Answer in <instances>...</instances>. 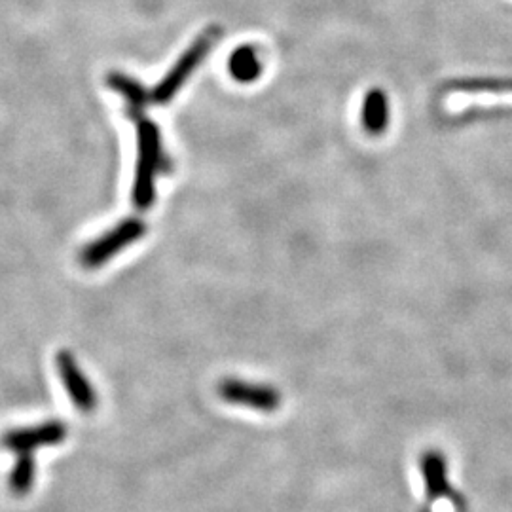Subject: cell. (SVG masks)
<instances>
[{"instance_id":"obj_1","label":"cell","mask_w":512,"mask_h":512,"mask_svg":"<svg viewBox=\"0 0 512 512\" xmlns=\"http://www.w3.org/2000/svg\"><path fill=\"white\" fill-rule=\"evenodd\" d=\"M128 116L137 129V165L133 183V203L147 211L156 200V177L169 169L162 131L150 120L145 109H128Z\"/></svg>"},{"instance_id":"obj_2","label":"cell","mask_w":512,"mask_h":512,"mask_svg":"<svg viewBox=\"0 0 512 512\" xmlns=\"http://www.w3.org/2000/svg\"><path fill=\"white\" fill-rule=\"evenodd\" d=\"M220 37H222V29L217 25L203 29L196 40L186 48V52L179 57V61L169 69V73L165 74L164 80L160 84H156L152 90H148L150 103L165 105L181 92V88L188 82V78L196 73V69L202 65L203 59L213 50L215 42Z\"/></svg>"},{"instance_id":"obj_3","label":"cell","mask_w":512,"mask_h":512,"mask_svg":"<svg viewBox=\"0 0 512 512\" xmlns=\"http://www.w3.org/2000/svg\"><path fill=\"white\" fill-rule=\"evenodd\" d=\"M147 234V224L139 219L122 220L109 230L105 236L93 239L80 253V264L86 268H99L107 264L112 256L124 251L131 243Z\"/></svg>"},{"instance_id":"obj_4","label":"cell","mask_w":512,"mask_h":512,"mask_svg":"<svg viewBox=\"0 0 512 512\" xmlns=\"http://www.w3.org/2000/svg\"><path fill=\"white\" fill-rule=\"evenodd\" d=\"M67 427L63 421H44L27 429H12L2 435V448L16 454H33L37 448L57 446L67 439Z\"/></svg>"},{"instance_id":"obj_5","label":"cell","mask_w":512,"mask_h":512,"mask_svg":"<svg viewBox=\"0 0 512 512\" xmlns=\"http://www.w3.org/2000/svg\"><path fill=\"white\" fill-rule=\"evenodd\" d=\"M217 391L222 401L255 408L258 412H275L281 404L279 391L270 385L247 384L241 380L228 378L220 382Z\"/></svg>"},{"instance_id":"obj_6","label":"cell","mask_w":512,"mask_h":512,"mask_svg":"<svg viewBox=\"0 0 512 512\" xmlns=\"http://www.w3.org/2000/svg\"><path fill=\"white\" fill-rule=\"evenodd\" d=\"M57 372L61 378V384L65 387L69 399L82 414H92L97 406V397L93 391L92 384L88 382L86 374L80 370L73 353L59 351L55 357Z\"/></svg>"},{"instance_id":"obj_7","label":"cell","mask_w":512,"mask_h":512,"mask_svg":"<svg viewBox=\"0 0 512 512\" xmlns=\"http://www.w3.org/2000/svg\"><path fill=\"white\" fill-rule=\"evenodd\" d=\"M228 71L232 78L241 84H251L260 78L264 71L262 55L253 44H241L228 59Z\"/></svg>"},{"instance_id":"obj_8","label":"cell","mask_w":512,"mask_h":512,"mask_svg":"<svg viewBox=\"0 0 512 512\" xmlns=\"http://www.w3.org/2000/svg\"><path fill=\"white\" fill-rule=\"evenodd\" d=\"M361 124L366 133H370V135H382L387 129L389 126V99L384 90H380V88L368 90L363 99Z\"/></svg>"},{"instance_id":"obj_9","label":"cell","mask_w":512,"mask_h":512,"mask_svg":"<svg viewBox=\"0 0 512 512\" xmlns=\"http://www.w3.org/2000/svg\"><path fill=\"white\" fill-rule=\"evenodd\" d=\"M421 471H423L425 492L429 499L437 501L452 495L448 478H446V461L440 452H425V456L421 459Z\"/></svg>"},{"instance_id":"obj_10","label":"cell","mask_w":512,"mask_h":512,"mask_svg":"<svg viewBox=\"0 0 512 512\" xmlns=\"http://www.w3.org/2000/svg\"><path fill=\"white\" fill-rule=\"evenodd\" d=\"M110 90L122 95L128 109H147L150 105L148 90L135 78L124 73H110L107 76Z\"/></svg>"},{"instance_id":"obj_11","label":"cell","mask_w":512,"mask_h":512,"mask_svg":"<svg viewBox=\"0 0 512 512\" xmlns=\"http://www.w3.org/2000/svg\"><path fill=\"white\" fill-rule=\"evenodd\" d=\"M35 469H37V463L33 454H19L18 461L8 478L10 492L14 495L29 494L35 482Z\"/></svg>"},{"instance_id":"obj_12","label":"cell","mask_w":512,"mask_h":512,"mask_svg":"<svg viewBox=\"0 0 512 512\" xmlns=\"http://www.w3.org/2000/svg\"><path fill=\"white\" fill-rule=\"evenodd\" d=\"M452 92H512V80L507 78H465V80H452L448 86Z\"/></svg>"}]
</instances>
